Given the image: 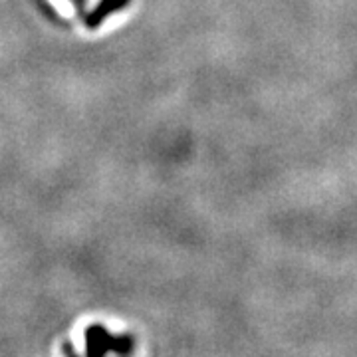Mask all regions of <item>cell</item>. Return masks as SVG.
I'll return each mask as SVG.
<instances>
[{
    "label": "cell",
    "instance_id": "6da1fadb",
    "mask_svg": "<svg viewBox=\"0 0 357 357\" xmlns=\"http://www.w3.org/2000/svg\"><path fill=\"white\" fill-rule=\"evenodd\" d=\"M129 0H103V4L99 6V10H97V14L90 20V24L92 26H96V22H99L103 16H108L110 13H113V10H119L122 6H125Z\"/></svg>",
    "mask_w": 357,
    "mask_h": 357
}]
</instances>
